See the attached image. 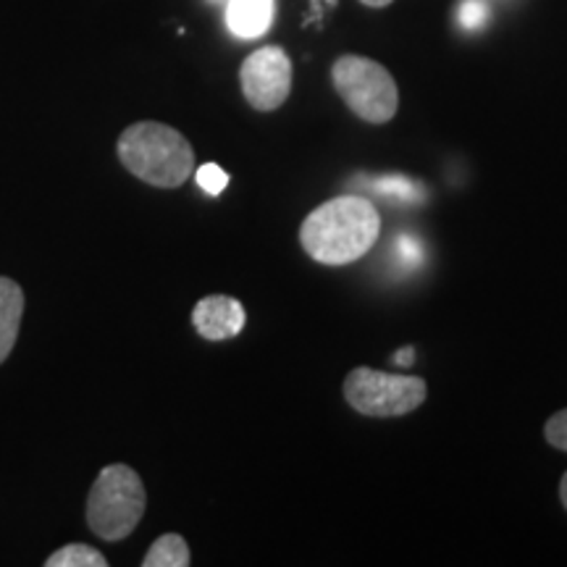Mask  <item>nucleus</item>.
<instances>
[{
    "instance_id": "f257e3e1",
    "label": "nucleus",
    "mask_w": 567,
    "mask_h": 567,
    "mask_svg": "<svg viewBox=\"0 0 567 567\" xmlns=\"http://www.w3.org/2000/svg\"><path fill=\"white\" fill-rule=\"evenodd\" d=\"M381 216L365 197H331L300 226L302 250L321 266H350L379 243Z\"/></svg>"
},
{
    "instance_id": "f03ea898",
    "label": "nucleus",
    "mask_w": 567,
    "mask_h": 567,
    "mask_svg": "<svg viewBox=\"0 0 567 567\" xmlns=\"http://www.w3.org/2000/svg\"><path fill=\"white\" fill-rule=\"evenodd\" d=\"M126 172L151 187H182L195 172V151L179 130L158 122L126 126L116 145Z\"/></svg>"
},
{
    "instance_id": "7ed1b4c3",
    "label": "nucleus",
    "mask_w": 567,
    "mask_h": 567,
    "mask_svg": "<svg viewBox=\"0 0 567 567\" xmlns=\"http://www.w3.org/2000/svg\"><path fill=\"white\" fill-rule=\"evenodd\" d=\"M147 507V492L130 465H109L90 488L87 526L105 542H122L140 526Z\"/></svg>"
},
{
    "instance_id": "20e7f679",
    "label": "nucleus",
    "mask_w": 567,
    "mask_h": 567,
    "mask_svg": "<svg viewBox=\"0 0 567 567\" xmlns=\"http://www.w3.org/2000/svg\"><path fill=\"white\" fill-rule=\"evenodd\" d=\"M337 95L368 124L392 122L400 109V90L389 69L363 55H342L331 66Z\"/></svg>"
},
{
    "instance_id": "39448f33",
    "label": "nucleus",
    "mask_w": 567,
    "mask_h": 567,
    "mask_svg": "<svg viewBox=\"0 0 567 567\" xmlns=\"http://www.w3.org/2000/svg\"><path fill=\"white\" fill-rule=\"evenodd\" d=\"M429 396V386L417 375L384 373L360 365L344 379V400L368 417H400L417 410Z\"/></svg>"
},
{
    "instance_id": "423d86ee",
    "label": "nucleus",
    "mask_w": 567,
    "mask_h": 567,
    "mask_svg": "<svg viewBox=\"0 0 567 567\" xmlns=\"http://www.w3.org/2000/svg\"><path fill=\"white\" fill-rule=\"evenodd\" d=\"M239 84H243L245 101L255 111H279L292 92V61L287 51L279 45L258 48L247 55L239 69Z\"/></svg>"
},
{
    "instance_id": "0eeeda50",
    "label": "nucleus",
    "mask_w": 567,
    "mask_h": 567,
    "mask_svg": "<svg viewBox=\"0 0 567 567\" xmlns=\"http://www.w3.org/2000/svg\"><path fill=\"white\" fill-rule=\"evenodd\" d=\"M245 308L243 302L226 295L203 297L193 310L195 331L208 342H226L243 334L245 329Z\"/></svg>"
},
{
    "instance_id": "6e6552de",
    "label": "nucleus",
    "mask_w": 567,
    "mask_h": 567,
    "mask_svg": "<svg viewBox=\"0 0 567 567\" xmlns=\"http://www.w3.org/2000/svg\"><path fill=\"white\" fill-rule=\"evenodd\" d=\"M276 0H226V27L234 38L258 40L271 30Z\"/></svg>"
},
{
    "instance_id": "1a4fd4ad",
    "label": "nucleus",
    "mask_w": 567,
    "mask_h": 567,
    "mask_svg": "<svg viewBox=\"0 0 567 567\" xmlns=\"http://www.w3.org/2000/svg\"><path fill=\"white\" fill-rule=\"evenodd\" d=\"M24 316V292L9 276H0V363L9 360Z\"/></svg>"
},
{
    "instance_id": "9d476101",
    "label": "nucleus",
    "mask_w": 567,
    "mask_h": 567,
    "mask_svg": "<svg viewBox=\"0 0 567 567\" xmlns=\"http://www.w3.org/2000/svg\"><path fill=\"white\" fill-rule=\"evenodd\" d=\"M189 563H193V555H189L187 542L179 534H163L147 549L142 567H187Z\"/></svg>"
},
{
    "instance_id": "9b49d317",
    "label": "nucleus",
    "mask_w": 567,
    "mask_h": 567,
    "mask_svg": "<svg viewBox=\"0 0 567 567\" xmlns=\"http://www.w3.org/2000/svg\"><path fill=\"white\" fill-rule=\"evenodd\" d=\"M45 567H109V559L90 544H66L45 559Z\"/></svg>"
},
{
    "instance_id": "f8f14e48",
    "label": "nucleus",
    "mask_w": 567,
    "mask_h": 567,
    "mask_svg": "<svg viewBox=\"0 0 567 567\" xmlns=\"http://www.w3.org/2000/svg\"><path fill=\"white\" fill-rule=\"evenodd\" d=\"M371 187L375 189V193H381L386 197H396V200H408V203L421 200V197L425 195V189L421 187V184L408 179V176H386V179L373 182Z\"/></svg>"
},
{
    "instance_id": "ddd939ff",
    "label": "nucleus",
    "mask_w": 567,
    "mask_h": 567,
    "mask_svg": "<svg viewBox=\"0 0 567 567\" xmlns=\"http://www.w3.org/2000/svg\"><path fill=\"white\" fill-rule=\"evenodd\" d=\"M488 19H492V11H488V6L484 0H463L457 9V21L460 27L467 32H478L484 30L488 24Z\"/></svg>"
},
{
    "instance_id": "4468645a",
    "label": "nucleus",
    "mask_w": 567,
    "mask_h": 567,
    "mask_svg": "<svg viewBox=\"0 0 567 567\" xmlns=\"http://www.w3.org/2000/svg\"><path fill=\"white\" fill-rule=\"evenodd\" d=\"M195 179L200 184L203 193H208L213 197L221 195L224 189L229 187V174H226L221 166H216V163H205V166L197 168Z\"/></svg>"
},
{
    "instance_id": "2eb2a0df",
    "label": "nucleus",
    "mask_w": 567,
    "mask_h": 567,
    "mask_svg": "<svg viewBox=\"0 0 567 567\" xmlns=\"http://www.w3.org/2000/svg\"><path fill=\"white\" fill-rule=\"evenodd\" d=\"M544 436L555 450L567 452V408L549 417L547 425H544Z\"/></svg>"
},
{
    "instance_id": "dca6fc26",
    "label": "nucleus",
    "mask_w": 567,
    "mask_h": 567,
    "mask_svg": "<svg viewBox=\"0 0 567 567\" xmlns=\"http://www.w3.org/2000/svg\"><path fill=\"white\" fill-rule=\"evenodd\" d=\"M360 3L368 6V9H384V6L392 3V0H360Z\"/></svg>"
},
{
    "instance_id": "f3484780",
    "label": "nucleus",
    "mask_w": 567,
    "mask_h": 567,
    "mask_svg": "<svg viewBox=\"0 0 567 567\" xmlns=\"http://www.w3.org/2000/svg\"><path fill=\"white\" fill-rule=\"evenodd\" d=\"M559 499H563V505L567 509V473L563 476V481H559Z\"/></svg>"
},
{
    "instance_id": "a211bd4d",
    "label": "nucleus",
    "mask_w": 567,
    "mask_h": 567,
    "mask_svg": "<svg viewBox=\"0 0 567 567\" xmlns=\"http://www.w3.org/2000/svg\"><path fill=\"white\" fill-rule=\"evenodd\" d=\"M410 360H413V347H408L405 352L396 354V363H410Z\"/></svg>"
}]
</instances>
